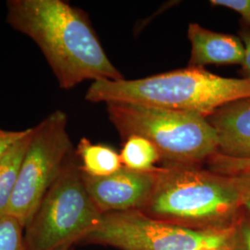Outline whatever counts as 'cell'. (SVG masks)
<instances>
[{
  "instance_id": "obj_1",
  "label": "cell",
  "mask_w": 250,
  "mask_h": 250,
  "mask_svg": "<svg viewBox=\"0 0 250 250\" xmlns=\"http://www.w3.org/2000/svg\"><path fill=\"white\" fill-rule=\"evenodd\" d=\"M7 22L31 38L59 85L72 89L84 81L121 80L87 16L62 0H9Z\"/></svg>"
},
{
  "instance_id": "obj_2",
  "label": "cell",
  "mask_w": 250,
  "mask_h": 250,
  "mask_svg": "<svg viewBox=\"0 0 250 250\" xmlns=\"http://www.w3.org/2000/svg\"><path fill=\"white\" fill-rule=\"evenodd\" d=\"M245 98H250V79L227 78L190 67L136 80L95 81L85 94L94 103H134L204 118Z\"/></svg>"
},
{
  "instance_id": "obj_3",
  "label": "cell",
  "mask_w": 250,
  "mask_h": 250,
  "mask_svg": "<svg viewBox=\"0 0 250 250\" xmlns=\"http://www.w3.org/2000/svg\"><path fill=\"white\" fill-rule=\"evenodd\" d=\"M240 176L224 175L197 166L159 169L157 184L144 213L193 229L232 227L243 208Z\"/></svg>"
},
{
  "instance_id": "obj_4",
  "label": "cell",
  "mask_w": 250,
  "mask_h": 250,
  "mask_svg": "<svg viewBox=\"0 0 250 250\" xmlns=\"http://www.w3.org/2000/svg\"><path fill=\"white\" fill-rule=\"evenodd\" d=\"M107 110L123 139H147L172 165L197 166L217 153L214 129L204 117L124 102L107 103Z\"/></svg>"
},
{
  "instance_id": "obj_5",
  "label": "cell",
  "mask_w": 250,
  "mask_h": 250,
  "mask_svg": "<svg viewBox=\"0 0 250 250\" xmlns=\"http://www.w3.org/2000/svg\"><path fill=\"white\" fill-rule=\"evenodd\" d=\"M234 231L193 229L141 210L102 213L83 240L121 250H232Z\"/></svg>"
},
{
  "instance_id": "obj_6",
  "label": "cell",
  "mask_w": 250,
  "mask_h": 250,
  "mask_svg": "<svg viewBox=\"0 0 250 250\" xmlns=\"http://www.w3.org/2000/svg\"><path fill=\"white\" fill-rule=\"evenodd\" d=\"M102 212L84 186L82 172L67 162L25 228L26 250H56L83 240Z\"/></svg>"
},
{
  "instance_id": "obj_7",
  "label": "cell",
  "mask_w": 250,
  "mask_h": 250,
  "mask_svg": "<svg viewBox=\"0 0 250 250\" xmlns=\"http://www.w3.org/2000/svg\"><path fill=\"white\" fill-rule=\"evenodd\" d=\"M68 117L57 109L33 127L32 137L19 171L7 213L24 228L36 214L45 194L59 178L72 154Z\"/></svg>"
},
{
  "instance_id": "obj_8",
  "label": "cell",
  "mask_w": 250,
  "mask_h": 250,
  "mask_svg": "<svg viewBox=\"0 0 250 250\" xmlns=\"http://www.w3.org/2000/svg\"><path fill=\"white\" fill-rule=\"evenodd\" d=\"M159 169L135 171L123 167L105 177H90L82 173L84 186L102 213L143 210L158 180Z\"/></svg>"
},
{
  "instance_id": "obj_9",
  "label": "cell",
  "mask_w": 250,
  "mask_h": 250,
  "mask_svg": "<svg viewBox=\"0 0 250 250\" xmlns=\"http://www.w3.org/2000/svg\"><path fill=\"white\" fill-rule=\"evenodd\" d=\"M207 121L217 136V154L234 160H250V98L225 104Z\"/></svg>"
},
{
  "instance_id": "obj_10",
  "label": "cell",
  "mask_w": 250,
  "mask_h": 250,
  "mask_svg": "<svg viewBox=\"0 0 250 250\" xmlns=\"http://www.w3.org/2000/svg\"><path fill=\"white\" fill-rule=\"evenodd\" d=\"M188 37L191 43L190 68L243 62L245 47L238 36L213 32L194 22L188 26Z\"/></svg>"
},
{
  "instance_id": "obj_11",
  "label": "cell",
  "mask_w": 250,
  "mask_h": 250,
  "mask_svg": "<svg viewBox=\"0 0 250 250\" xmlns=\"http://www.w3.org/2000/svg\"><path fill=\"white\" fill-rule=\"evenodd\" d=\"M77 154L82 161L81 172L90 177H105L115 173L124 166L120 153L102 144H93L83 137L77 146Z\"/></svg>"
},
{
  "instance_id": "obj_12",
  "label": "cell",
  "mask_w": 250,
  "mask_h": 250,
  "mask_svg": "<svg viewBox=\"0 0 250 250\" xmlns=\"http://www.w3.org/2000/svg\"><path fill=\"white\" fill-rule=\"evenodd\" d=\"M33 128L15 144L0 163V215L7 214L18 180L19 171L30 143Z\"/></svg>"
},
{
  "instance_id": "obj_13",
  "label": "cell",
  "mask_w": 250,
  "mask_h": 250,
  "mask_svg": "<svg viewBox=\"0 0 250 250\" xmlns=\"http://www.w3.org/2000/svg\"><path fill=\"white\" fill-rule=\"evenodd\" d=\"M120 157L124 167L135 171L157 170L156 163L161 160V154L156 146L138 135H132L125 139Z\"/></svg>"
},
{
  "instance_id": "obj_14",
  "label": "cell",
  "mask_w": 250,
  "mask_h": 250,
  "mask_svg": "<svg viewBox=\"0 0 250 250\" xmlns=\"http://www.w3.org/2000/svg\"><path fill=\"white\" fill-rule=\"evenodd\" d=\"M24 227L11 215H0V250H26Z\"/></svg>"
},
{
  "instance_id": "obj_15",
  "label": "cell",
  "mask_w": 250,
  "mask_h": 250,
  "mask_svg": "<svg viewBox=\"0 0 250 250\" xmlns=\"http://www.w3.org/2000/svg\"><path fill=\"white\" fill-rule=\"evenodd\" d=\"M209 170L229 176L250 175V160H234L214 154L208 161Z\"/></svg>"
},
{
  "instance_id": "obj_16",
  "label": "cell",
  "mask_w": 250,
  "mask_h": 250,
  "mask_svg": "<svg viewBox=\"0 0 250 250\" xmlns=\"http://www.w3.org/2000/svg\"><path fill=\"white\" fill-rule=\"evenodd\" d=\"M210 5L231 9L238 13L250 29V0H211Z\"/></svg>"
},
{
  "instance_id": "obj_17",
  "label": "cell",
  "mask_w": 250,
  "mask_h": 250,
  "mask_svg": "<svg viewBox=\"0 0 250 250\" xmlns=\"http://www.w3.org/2000/svg\"><path fill=\"white\" fill-rule=\"evenodd\" d=\"M30 130L31 128L20 131L0 129V163L7 156L12 146L27 135Z\"/></svg>"
},
{
  "instance_id": "obj_18",
  "label": "cell",
  "mask_w": 250,
  "mask_h": 250,
  "mask_svg": "<svg viewBox=\"0 0 250 250\" xmlns=\"http://www.w3.org/2000/svg\"><path fill=\"white\" fill-rule=\"evenodd\" d=\"M240 39L245 47V56L242 62V72L244 78L250 79V29L244 27L240 32Z\"/></svg>"
},
{
  "instance_id": "obj_19",
  "label": "cell",
  "mask_w": 250,
  "mask_h": 250,
  "mask_svg": "<svg viewBox=\"0 0 250 250\" xmlns=\"http://www.w3.org/2000/svg\"><path fill=\"white\" fill-rule=\"evenodd\" d=\"M242 179L243 188V208H245L250 214V175L240 176Z\"/></svg>"
},
{
  "instance_id": "obj_20",
  "label": "cell",
  "mask_w": 250,
  "mask_h": 250,
  "mask_svg": "<svg viewBox=\"0 0 250 250\" xmlns=\"http://www.w3.org/2000/svg\"><path fill=\"white\" fill-rule=\"evenodd\" d=\"M240 236L245 250H250V222L242 221L240 224Z\"/></svg>"
},
{
  "instance_id": "obj_21",
  "label": "cell",
  "mask_w": 250,
  "mask_h": 250,
  "mask_svg": "<svg viewBox=\"0 0 250 250\" xmlns=\"http://www.w3.org/2000/svg\"><path fill=\"white\" fill-rule=\"evenodd\" d=\"M71 247H72V246H64V247H62V248H60V249H58V250H70Z\"/></svg>"
},
{
  "instance_id": "obj_22",
  "label": "cell",
  "mask_w": 250,
  "mask_h": 250,
  "mask_svg": "<svg viewBox=\"0 0 250 250\" xmlns=\"http://www.w3.org/2000/svg\"></svg>"
}]
</instances>
